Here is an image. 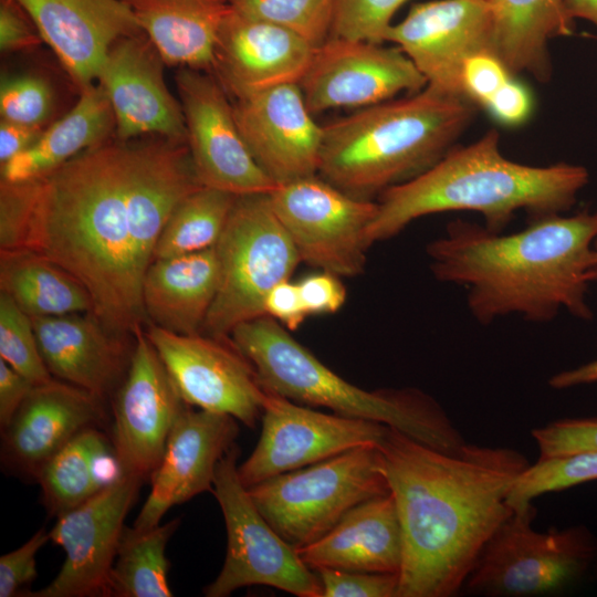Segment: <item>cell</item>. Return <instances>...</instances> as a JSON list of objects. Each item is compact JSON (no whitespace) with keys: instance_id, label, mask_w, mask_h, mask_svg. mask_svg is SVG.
<instances>
[{"instance_id":"35","label":"cell","mask_w":597,"mask_h":597,"mask_svg":"<svg viewBox=\"0 0 597 597\" xmlns=\"http://www.w3.org/2000/svg\"><path fill=\"white\" fill-rule=\"evenodd\" d=\"M595 480H597L596 451L538 459L516 478L506 501L512 510H517L545 493Z\"/></svg>"},{"instance_id":"51","label":"cell","mask_w":597,"mask_h":597,"mask_svg":"<svg viewBox=\"0 0 597 597\" xmlns=\"http://www.w3.org/2000/svg\"><path fill=\"white\" fill-rule=\"evenodd\" d=\"M594 245L597 250V239ZM593 383H597V359L577 368L555 374L548 380V385L554 389H565Z\"/></svg>"},{"instance_id":"39","label":"cell","mask_w":597,"mask_h":597,"mask_svg":"<svg viewBox=\"0 0 597 597\" xmlns=\"http://www.w3.org/2000/svg\"><path fill=\"white\" fill-rule=\"evenodd\" d=\"M53 94L49 83L34 75L3 77L0 85L1 119L42 126L52 112Z\"/></svg>"},{"instance_id":"27","label":"cell","mask_w":597,"mask_h":597,"mask_svg":"<svg viewBox=\"0 0 597 597\" xmlns=\"http://www.w3.org/2000/svg\"><path fill=\"white\" fill-rule=\"evenodd\" d=\"M219 277L214 247L153 260L142 284L146 320L177 334L202 333L217 294Z\"/></svg>"},{"instance_id":"22","label":"cell","mask_w":597,"mask_h":597,"mask_svg":"<svg viewBox=\"0 0 597 597\" xmlns=\"http://www.w3.org/2000/svg\"><path fill=\"white\" fill-rule=\"evenodd\" d=\"M232 416L187 406L168 437L161 460L150 476V492L134 527L160 524L167 511L212 491L217 464L239 433Z\"/></svg>"},{"instance_id":"16","label":"cell","mask_w":597,"mask_h":597,"mask_svg":"<svg viewBox=\"0 0 597 597\" xmlns=\"http://www.w3.org/2000/svg\"><path fill=\"white\" fill-rule=\"evenodd\" d=\"M144 481L119 474L90 499L57 516L50 541L65 559L55 578L25 597L107 596L112 567L125 525Z\"/></svg>"},{"instance_id":"46","label":"cell","mask_w":597,"mask_h":597,"mask_svg":"<svg viewBox=\"0 0 597 597\" xmlns=\"http://www.w3.org/2000/svg\"><path fill=\"white\" fill-rule=\"evenodd\" d=\"M484 108L501 125L520 126L532 114V93L516 76H512L495 92Z\"/></svg>"},{"instance_id":"31","label":"cell","mask_w":597,"mask_h":597,"mask_svg":"<svg viewBox=\"0 0 597 597\" xmlns=\"http://www.w3.org/2000/svg\"><path fill=\"white\" fill-rule=\"evenodd\" d=\"M0 290L31 317L93 310L88 292L73 275L25 250L0 251Z\"/></svg>"},{"instance_id":"28","label":"cell","mask_w":597,"mask_h":597,"mask_svg":"<svg viewBox=\"0 0 597 597\" xmlns=\"http://www.w3.org/2000/svg\"><path fill=\"white\" fill-rule=\"evenodd\" d=\"M168 65L211 72L228 0H123Z\"/></svg>"},{"instance_id":"14","label":"cell","mask_w":597,"mask_h":597,"mask_svg":"<svg viewBox=\"0 0 597 597\" xmlns=\"http://www.w3.org/2000/svg\"><path fill=\"white\" fill-rule=\"evenodd\" d=\"M176 85L200 185L238 197L274 190L277 185L252 157L237 125L233 103L214 75L180 67Z\"/></svg>"},{"instance_id":"4","label":"cell","mask_w":597,"mask_h":597,"mask_svg":"<svg viewBox=\"0 0 597 597\" xmlns=\"http://www.w3.org/2000/svg\"><path fill=\"white\" fill-rule=\"evenodd\" d=\"M498 130L467 146H453L417 177L380 193L366 231L368 247L392 238L410 222L438 212L474 211L501 233L520 210L530 221L570 209L589 174L580 165L530 166L501 154Z\"/></svg>"},{"instance_id":"15","label":"cell","mask_w":597,"mask_h":597,"mask_svg":"<svg viewBox=\"0 0 597 597\" xmlns=\"http://www.w3.org/2000/svg\"><path fill=\"white\" fill-rule=\"evenodd\" d=\"M134 337L128 369L113 399L112 449L121 474L145 481L158 467L170 431L188 405L143 325Z\"/></svg>"},{"instance_id":"9","label":"cell","mask_w":597,"mask_h":597,"mask_svg":"<svg viewBox=\"0 0 597 597\" xmlns=\"http://www.w3.org/2000/svg\"><path fill=\"white\" fill-rule=\"evenodd\" d=\"M533 503L513 510L480 552L463 588L485 596H541L577 582L597 557L583 525L540 532Z\"/></svg>"},{"instance_id":"6","label":"cell","mask_w":597,"mask_h":597,"mask_svg":"<svg viewBox=\"0 0 597 597\" xmlns=\"http://www.w3.org/2000/svg\"><path fill=\"white\" fill-rule=\"evenodd\" d=\"M251 362L261 386L308 407L384 423L434 449L454 453L465 443L442 407L417 388L368 391L314 356L269 315L244 322L230 334Z\"/></svg>"},{"instance_id":"37","label":"cell","mask_w":597,"mask_h":597,"mask_svg":"<svg viewBox=\"0 0 597 597\" xmlns=\"http://www.w3.org/2000/svg\"><path fill=\"white\" fill-rule=\"evenodd\" d=\"M0 359L34 386L54 377L41 356L31 316L0 292Z\"/></svg>"},{"instance_id":"33","label":"cell","mask_w":597,"mask_h":597,"mask_svg":"<svg viewBox=\"0 0 597 597\" xmlns=\"http://www.w3.org/2000/svg\"><path fill=\"white\" fill-rule=\"evenodd\" d=\"M180 519L148 528L125 527L111 570L109 597H171L166 546Z\"/></svg>"},{"instance_id":"13","label":"cell","mask_w":597,"mask_h":597,"mask_svg":"<svg viewBox=\"0 0 597 597\" xmlns=\"http://www.w3.org/2000/svg\"><path fill=\"white\" fill-rule=\"evenodd\" d=\"M145 332L188 406L226 413L255 427L266 391L231 338L177 334L154 324Z\"/></svg>"},{"instance_id":"44","label":"cell","mask_w":597,"mask_h":597,"mask_svg":"<svg viewBox=\"0 0 597 597\" xmlns=\"http://www.w3.org/2000/svg\"><path fill=\"white\" fill-rule=\"evenodd\" d=\"M50 541V533L38 530L23 545L0 557V597L19 596L21 588L36 577L35 556Z\"/></svg>"},{"instance_id":"7","label":"cell","mask_w":597,"mask_h":597,"mask_svg":"<svg viewBox=\"0 0 597 597\" xmlns=\"http://www.w3.org/2000/svg\"><path fill=\"white\" fill-rule=\"evenodd\" d=\"M214 250L219 285L202 334L230 339L234 327L265 315L270 291L302 261L269 193L235 198Z\"/></svg>"},{"instance_id":"24","label":"cell","mask_w":597,"mask_h":597,"mask_svg":"<svg viewBox=\"0 0 597 597\" xmlns=\"http://www.w3.org/2000/svg\"><path fill=\"white\" fill-rule=\"evenodd\" d=\"M103 400L56 378L32 388L2 430L3 460L36 478L41 468L72 438L103 418Z\"/></svg>"},{"instance_id":"52","label":"cell","mask_w":597,"mask_h":597,"mask_svg":"<svg viewBox=\"0 0 597 597\" xmlns=\"http://www.w3.org/2000/svg\"><path fill=\"white\" fill-rule=\"evenodd\" d=\"M572 19H584L597 28V0H564Z\"/></svg>"},{"instance_id":"19","label":"cell","mask_w":597,"mask_h":597,"mask_svg":"<svg viewBox=\"0 0 597 597\" xmlns=\"http://www.w3.org/2000/svg\"><path fill=\"white\" fill-rule=\"evenodd\" d=\"M233 113L252 157L276 185L318 175L324 130L297 83L235 100Z\"/></svg>"},{"instance_id":"26","label":"cell","mask_w":597,"mask_h":597,"mask_svg":"<svg viewBox=\"0 0 597 597\" xmlns=\"http://www.w3.org/2000/svg\"><path fill=\"white\" fill-rule=\"evenodd\" d=\"M296 551L313 570L399 574L402 536L394 496L389 492L362 502L321 538Z\"/></svg>"},{"instance_id":"3","label":"cell","mask_w":597,"mask_h":597,"mask_svg":"<svg viewBox=\"0 0 597 597\" xmlns=\"http://www.w3.org/2000/svg\"><path fill=\"white\" fill-rule=\"evenodd\" d=\"M596 239L597 211L545 217L510 234L458 219L427 254L438 281L467 290L469 311L483 325L510 314L548 322L562 308L590 320L586 294L597 282Z\"/></svg>"},{"instance_id":"32","label":"cell","mask_w":597,"mask_h":597,"mask_svg":"<svg viewBox=\"0 0 597 597\" xmlns=\"http://www.w3.org/2000/svg\"><path fill=\"white\" fill-rule=\"evenodd\" d=\"M108 452L106 437L96 427H90L72 438L41 468L35 479L51 515L57 517L72 510L111 482L102 473Z\"/></svg>"},{"instance_id":"10","label":"cell","mask_w":597,"mask_h":597,"mask_svg":"<svg viewBox=\"0 0 597 597\" xmlns=\"http://www.w3.org/2000/svg\"><path fill=\"white\" fill-rule=\"evenodd\" d=\"M239 455L234 443L216 469L212 492L224 519L227 552L220 573L205 587V596L227 597L239 588L263 585L297 597H322L316 573L269 524L242 484Z\"/></svg>"},{"instance_id":"40","label":"cell","mask_w":597,"mask_h":597,"mask_svg":"<svg viewBox=\"0 0 597 597\" xmlns=\"http://www.w3.org/2000/svg\"><path fill=\"white\" fill-rule=\"evenodd\" d=\"M538 459L597 452V418H564L532 430Z\"/></svg>"},{"instance_id":"45","label":"cell","mask_w":597,"mask_h":597,"mask_svg":"<svg viewBox=\"0 0 597 597\" xmlns=\"http://www.w3.org/2000/svg\"><path fill=\"white\" fill-rule=\"evenodd\" d=\"M341 276L321 271L303 277L297 284L308 316L333 314L346 301V289Z\"/></svg>"},{"instance_id":"41","label":"cell","mask_w":597,"mask_h":597,"mask_svg":"<svg viewBox=\"0 0 597 597\" xmlns=\"http://www.w3.org/2000/svg\"><path fill=\"white\" fill-rule=\"evenodd\" d=\"M322 597H397L399 574L370 573L336 568L314 570Z\"/></svg>"},{"instance_id":"34","label":"cell","mask_w":597,"mask_h":597,"mask_svg":"<svg viewBox=\"0 0 597 597\" xmlns=\"http://www.w3.org/2000/svg\"><path fill=\"white\" fill-rule=\"evenodd\" d=\"M238 196L200 187L184 198L167 220L153 260L195 253L213 248Z\"/></svg>"},{"instance_id":"25","label":"cell","mask_w":597,"mask_h":597,"mask_svg":"<svg viewBox=\"0 0 597 597\" xmlns=\"http://www.w3.org/2000/svg\"><path fill=\"white\" fill-rule=\"evenodd\" d=\"M31 318L41 356L54 378L101 400L118 388L133 354L127 336L108 331L91 312Z\"/></svg>"},{"instance_id":"48","label":"cell","mask_w":597,"mask_h":597,"mask_svg":"<svg viewBox=\"0 0 597 597\" xmlns=\"http://www.w3.org/2000/svg\"><path fill=\"white\" fill-rule=\"evenodd\" d=\"M264 313L289 331H296L308 316L298 284L290 279L277 283L264 301Z\"/></svg>"},{"instance_id":"18","label":"cell","mask_w":597,"mask_h":597,"mask_svg":"<svg viewBox=\"0 0 597 597\" xmlns=\"http://www.w3.org/2000/svg\"><path fill=\"white\" fill-rule=\"evenodd\" d=\"M492 14L488 0H432L411 6L392 24L385 42L395 43L425 76L427 85L461 95L464 60L491 51Z\"/></svg>"},{"instance_id":"20","label":"cell","mask_w":597,"mask_h":597,"mask_svg":"<svg viewBox=\"0 0 597 597\" xmlns=\"http://www.w3.org/2000/svg\"><path fill=\"white\" fill-rule=\"evenodd\" d=\"M164 63L144 32L112 45L96 83L111 103L117 139L156 135L187 143L182 107L165 84Z\"/></svg>"},{"instance_id":"17","label":"cell","mask_w":597,"mask_h":597,"mask_svg":"<svg viewBox=\"0 0 597 597\" xmlns=\"http://www.w3.org/2000/svg\"><path fill=\"white\" fill-rule=\"evenodd\" d=\"M298 85L315 115L373 106L402 92L411 95L422 91L427 81L398 46L329 36L315 48Z\"/></svg>"},{"instance_id":"49","label":"cell","mask_w":597,"mask_h":597,"mask_svg":"<svg viewBox=\"0 0 597 597\" xmlns=\"http://www.w3.org/2000/svg\"><path fill=\"white\" fill-rule=\"evenodd\" d=\"M34 385L0 359V425L3 430Z\"/></svg>"},{"instance_id":"11","label":"cell","mask_w":597,"mask_h":597,"mask_svg":"<svg viewBox=\"0 0 597 597\" xmlns=\"http://www.w3.org/2000/svg\"><path fill=\"white\" fill-rule=\"evenodd\" d=\"M269 199L302 262L341 277L364 271L366 231L377 202L354 197L318 175L280 184Z\"/></svg>"},{"instance_id":"21","label":"cell","mask_w":597,"mask_h":597,"mask_svg":"<svg viewBox=\"0 0 597 597\" xmlns=\"http://www.w3.org/2000/svg\"><path fill=\"white\" fill-rule=\"evenodd\" d=\"M315 48L282 27L229 8L217 35L211 74L233 100L300 84Z\"/></svg>"},{"instance_id":"43","label":"cell","mask_w":597,"mask_h":597,"mask_svg":"<svg viewBox=\"0 0 597 597\" xmlns=\"http://www.w3.org/2000/svg\"><path fill=\"white\" fill-rule=\"evenodd\" d=\"M513 75L490 50L468 56L460 72L461 95L475 106L485 107L495 92Z\"/></svg>"},{"instance_id":"38","label":"cell","mask_w":597,"mask_h":597,"mask_svg":"<svg viewBox=\"0 0 597 597\" xmlns=\"http://www.w3.org/2000/svg\"><path fill=\"white\" fill-rule=\"evenodd\" d=\"M408 0H335L331 36L383 44L391 19Z\"/></svg>"},{"instance_id":"30","label":"cell","mask_w":597,"mask_h":597,"mask_svg":"<svg viewBox=\"0 0 597 597\" xmlns=\"http://www.w3.org/2000/svg\"><path fill=\"white\" fill-rule=\"evenodd\" d=\"M115 129L114 113L104 90L92 84L62 118L43 130L28 149L1 165V180L41 179L82 151L107 139Z\"/></svg>"},{"instance_id":"29","label":"cell","mask_w":597,"mask_h":597,"mask_svg":"<svg viewBox=\"0 0 597 597\" xmlns=\"http://www.w3.org/2000/svg\"><path fill=\"white\" fill-rule=\"evenodd\" d=\"M492 14L491 50L510 73L542 83L552 75L548 42L573 34L564 0H488Z\"/></svg>"},{"instance_id":"50","label":"cell","mask_w":597,"mask_h":597,"mask_svg":"<svg viewBox=\"0 0 597 597\" xmlns=\"http://www.w3.org/2000/svg\"><path fill=\"white\" fill-rule=\"evenodd\" d=\"M42 126H30L1 119L0 123V163L9 161L28 149L40 137Z\"/></svg>"},{"instance_id":"5","label":"cell","mask_w":597,"mask_h":597,"mask_svg":"<svg viewBox=\"0 0 597 597\" xmlns=\"http://www.w3.org/2000/svg\"><path fill=\"white\" fill-rule=\"evenodd\" d=\"M463 96L431 86L359 108L323 126L318 176L358 198L408 181L438 163L474 118Z\"/></svg>"},{"instance_id":"12","label":"cell","mask_w":597,"mask_h":597,"mask_svg":"<svg viewBox=\"0 0 597 597\" xmlns=\"http://www.w3.org/2000/svg\"><path fill=\"white\" fill-rule=\"evenodd\" d=\"M265 391L260 438L238 467L247 489L360 446H377L389 428L370 420L321 412Z\"/></svg>"},{"instance_id":"47","label":"cell","mask_w":597,"mask_h":597,"mask_svg":"<svg viewBox=\"0 0 597 597\" xmlns=\"http://www.w3.org/2000/svg\"><path fill=\"white\" fill-rule=\"evenodd\" d=\"M42 41L33 21L15 0H0V49L14 52Z\"/></svg>"},{"instance_id":"23","label":"cell","mask_w":597,"mask_h":597,"mask_svg":"<svg viewBox=\"0 0 597 597\" xmlns=\"http://www.w3.org/2000/svg\"><path fill=\"white\" fill-rule=\"evenodd\" d=\"M72 81L95 84L112 45L143 32L123 0H15Z\"/></svg>"},{"instance_id":"1","label":"cell","mask_w":597,"mask_h":597,"mask_svg":"<svg viewBox=\"0 0 597 597\" xmlns=\"http://www.w3.org/2000/svg\"><path fill=\"white\" fill-rule=\"evenodd\" d=\"M402 536L397 597H451L513 512L506 498L531 464L519 450L464 443L454 453L388 428L377 444Z\"/></svg>"},{"instance_id":"42","label":"cell","mask_w":597,"mask_h":597,"mask_svg":"<svg viewBox=\"0 0 597 597\" xmlns=\"http://www.w3.org/2000/svg\"><path fill=\"white\" fill-rule=\"evenodd\" d=\"M35 180L0 184V251L20 250L24 240Z\"/></svg>"},{"instance_id":"36","label":"cell","mask_w":597,"mask_h":597,"mask_svg":"<svg viewBox=\"0 0 597 597\" xmlns=\"http://www.w3.org/2000/svg\"><path fill=\"white\" fill-rule=\"evenodd\" d=\"M228 2L239 13L292 31L314 48L331 36L335 0H228Z\"/></svg>"},{"instance_id":"2","label":"cell","mask_w":597,"mask_h":597,"mask_svg":"<svg viewBox=\"0 0 597 597\" xmlns=\"http://www.w3.org/2000/svg\"><path fill=\"white\" fill-rule=\"evenodd\" d=\"M135 146L107 139L35 180L20 249L73 275L88 292L92 313L122 336L146 321L127 206Z\"/></svg>"},{"instance_id":"8","label":"cell","mask_w":597,"mask_h":597,"mask_svg":"<svg viewBox=\"0 0 597 597\" xmlns=\"http://www.w3.org/2000/svg\"><path fill=\"white\" fill-rule=\"evenodd\" d=\"M248 490L263 517L295 549L321 538L354 506L390 492L376 444L272 476Z\"/></svg>"}]
</instances>
